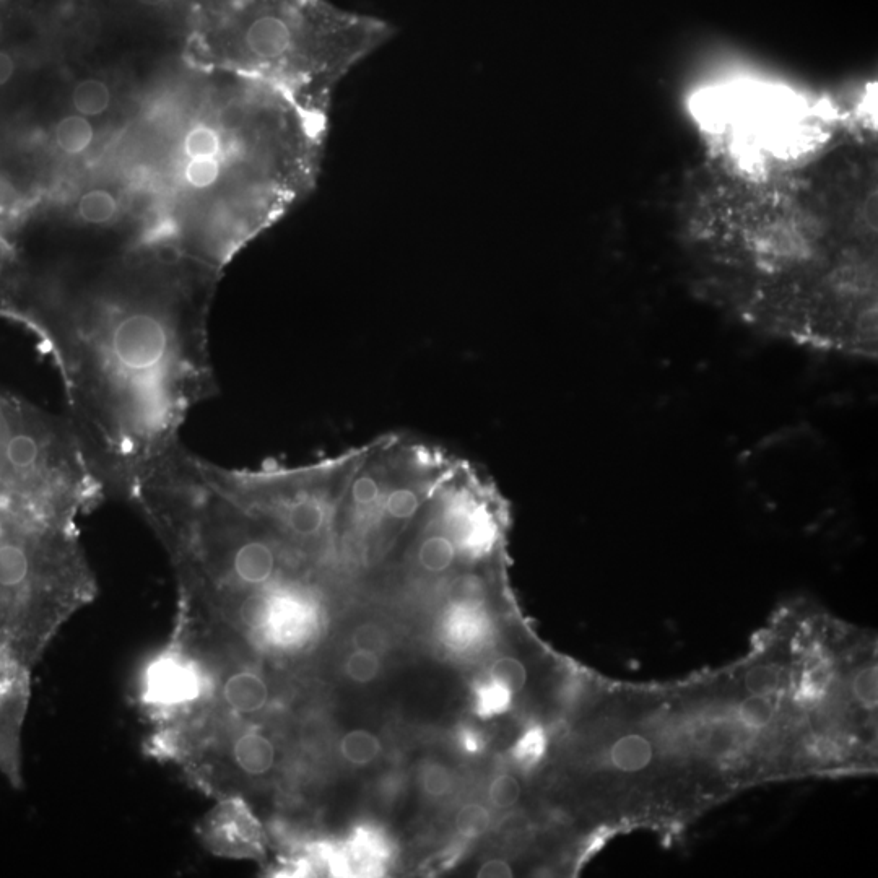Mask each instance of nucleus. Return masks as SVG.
Wrapping results in <instances>:
<instances>
[{"label": "nucleus", "instance_id": "obj_11", "mask_svg": "<svg viewBox=\"0 0 878 878\" xmlns=\"http://www.w3.org/2000/svg\"><path fill=\"white\" fill-rule=\"evenodd\" d=\"M513 693L501 683L490 679L477 683L474 688V713L480 719H493L508 713L513 706Z\"/></svg>", "mask_w": 878, "mask_h": 878}, {"label": "nucleus", "instance_id": "obj_25", "mask_svg": "<svg viewBox=\"0 0 878 878\" xmlns=\"http://www.w3.org/2000/svg\"><path fill=\"white\" fill-rule=\"evenodd\" d=\"M457 745L461 748L462 753L477 757L483 752V748L487 745L482 732L474 726H462L456 734Z\"/></svg>", "mask_w": 878, "mask_h": 878}, {"label": "nucleus", "instance_id": "obj_21", "mask_svg": "<svg viewBox=\"0 0 878 878\" xmlns=\"http://www.w3.org/2000/svg\"><path fill=\"white\" fill-rule=\"evenodd\" d=\"M521 797V784L511 774H500L488 787V799L496 809H511Z\"/></svg>", "mask_w": 878, "mask_h": 878}, {"label": "nucleus", "instance_id": "obj_15", "mask_svg": "<svg viewBox=\"0 0 878 878\" xmlns=\"http://www.w3.org/2000/svg\"><path fill=\"white\" fill-rule=\"evenodd\" d=\"M454 825L462 838L479 839L490 830L492 815H490V810L483 807L482 804L470 802V804L462 805L461 810L457 812Z\"/></svg>", "mask_w": 878, "mask_h": 878}, {"label": "nucleus", "instance_id": "obj_3", "mask_svg": "<svg viewBox=\"0 0 878 878\" xmlns=\"http://www.w3.org/2000/svg\"><path fill=\"white\" fill-rule=\"evenodd\" d=\"M33 672L0 666V776L20 791L23 776V727L33 695Z\"/></svg>", "mask_w": 878, "mask_h": 878}, {"label": "nucleus", "instance_id": "obj_7", "mask_svg": "<svg viewBox=\"0 0 878 878\" xmlns=\"http://www.w3.org/2000/svg\"><path fill=\"white\" fill-rule=\"evenodd\" d=\"M54 137H56L57 147L61 148L62 152L67 153V155H80V153L87 152L90 145L93 144L95 129H93L92 122L88 121L85 116L70 114L57 122Z\"/></svg>", "mask_w": 878, "mask_h": 878}, {"label": "nucleus", "instance_id": "obj_1", "mask_svg": "<svg viewBox=\"0 0 878 878\" xmlns=\"http://www.w3.org/2000/svg\"><path fill=\"white\" fill-rule=\"evenodd\" d=\"M176 241L145 240L90 272L23 253L5 264L0 314L40 339L61 376L69 422L106 492L126 496L217 396L202 283Z\"/></svg>", "mask_w": 878, "mask_h": 878}, {"label": "nucleus", "instance_id": "obj_26", "mask_svg": "<svg viewBox=\"0 0 878 878\" xmlns=\"http://www.w3.org/2000/svg\"><path fill=\"white\" fill-rule=\"evenodd\" d=\"M828 680H830V675L822 667L810 670L809 674L805 675L804 683H802V688H800V693L804 696V700L812 701L820 698L825 693Z\"/></svg>", "mask_w": 878, "mask_h": 878}, {"label": "nucleus", "instance_id": "obj_23", "mask_svg": "<svg viewBox=\"0 0 878 878\" xmlns=\"http://www.w3.org/2000/svg\"><path fill=\"white\" fill-rule=\"evenodd\" d=\"M852 690H854V695H856L857 700L861 701L862 705L872 706L877 705L878 703V669L877 666L865 667L864 670H861L859 674L856 675V679H854V685H852Z\"/></svg>", "mask_w": 878, "mask_h": 878}, {"label": "nucleus", "instance_id": "obj_18", "mask_svg": "<svg viewBox=\"0 0 878 878\" xmlns=\"http://www.w3.org/2000/svg\"><path fill=\"white\" fill-rule=\"evenodd\" d=\"M420 784H422L426 796L441 799V797L448 796L453 789L454 773L443 763L430 761L420 771Z\"/></svg>", "mask_w": 878, "mask_h": 878}, {"label": "nucleus", "instance_id": "obj_29", "mask_svg": "<svg viewBox=\"0 0 878 878\" xmlns=\"http://www.w3.org/2000/svg\"><path fill=\"white\" fill-rule=\"evenodd\" d=\"M137 2L145 7H158V5L166 4L168 0H137Z\"/></svg>", "mask_w": 878, "mask_h": 878}, {"label": "nucleus", "instance_id": "obj_10", "mask_svg": "<svg viewBox=\"0 0 878 878\" xmlns=\"http://www.w3.org/2000/svg\"><path fill=\"white\" fill-rule=\"evenodd\" d=\"M72 106L80 116L96 118L111 106V90L100 79H85L77 83L72 92Z\"/></svg>", "mask_w": 878, "mask_h": 878}, {"label": "nucleus", "instance_id": "obj_17", "mask_svg": "<svg viewBox=\"0 0 878 878\" xmlns=\"http://www.w3.org/2000/svg\"><path fill=\"white\" fill-rule=\"evenodd\" d=\"M490 679L501 683L513 695H518L526 688L527 670L524 664L514 657H500L490 667Z\"/></svg>", "mask_w": 878, "mask_h": 878}, {"label": "nucleus", "instance_id": "obj_5", "mask_svg": "<svg viewBox=\"0 0 878 878\" xmlns=\"http://www.w3.org/2000/svg\"><path fill=\"white\" fill-rule=\"evenodd\" d=\"M483 607H456L449 605L444 618V639L453 648H469L483 633Z\"/></svg>", "mask_w": 878, "mask_h": 878}, {"label": "nucleus", "instance_id": "obj_4", "mask_svg": "<svg viewBox=\"0 0 878 878\" xmlns=\"http://www.w3.org/2000/svg\"><path fill=\"white\" fill-rule=\"evenodd\" d=\"M253 822L240 799L218 800V805L200 822V841L213 854L233 856L253 846Z\"/></svg>", "mask_w": 878, "mask_h": 878}, {"label": "nucleus", "instance_id": "obj_12", "mask_svg": "<svg viewBox=\"0 0 878 878\" xmlns=\"http://www.w3.org/2000/svg\"><path fill=\"white\" fill-rule=\"evenodd\" d=\"M77 212L87 225L105 227L118 215V200L106 189H92L80 197Z\"/></svg>", "mask_w": 878, "mask_h": 878}, {"label": "nucleus", "instance_id": "obj_24", "mask_svg": "<svg viewBox=\"0 0 878 878\" xmlns=\"http://www.w3.org/2000/svg\"><path fill=\"white\" fill-rule=\"evenodd\" d=\"M353 644H355V649H365V651L379 654L386 646V636L379 626L366 623V625L358 626L353 633Z\"/></svg>", "mask_w": 878, "mask_h": 878}, {"label": "nucleus", "instance_id": "obj_8", "mask_svg": "<svg viewBox=\"0 0 878 878\" xmlns=\"http://www.w3.org/2000/svg\"><path fill=\"white\" fill-rule=\"evenodd\" d=\"M340 755L353 766H368L378 760L383 744L378 735L366 729L347 732L339 742Z\"/></svg>", "mask_w": 878, "mask_h": 878}, {"label": "nucleus", "instance_id": "obj_19", "mask_svg": "<svg viewBox=\"0 0 878 878\" xmlns=\"http://www.w3.org/2000/svg\"><path fill=\"white\" fill-rule=\"evenodd\" d=\"M381 670L379 654L365 649H355L345 661V674L357 683H370L378 677Z\"/></svg>", "mask_w": 878, "mask_h": 878}, {"label": "nucleus", "instance_id": "obj_2", "mask_svg": "<svg viewBox=\"0 0 878 878\" xmlns=\"http://www.w3.org/2000/svg\"><path fill=\"white\" fill-rule=\"evenodd\" d=\"M106 493L69 418L0 392V639L46 638L95 600L77 521Z\"/></svg>", "mask_w": 878, "mask_h": 878}, {"label": "nucleus", "instance_id": "obj_13", "mask_svg": "<svg viewBox=\"0 0 878 878\" xmlns=\"http://www.w3.org/2000/svg\"><path fill=\"white\" fill-rule=\"evenodd\" d=\"M227 135L223 134L217 126H209V124L192 127L184 139V152L189 158L220 157Z\"/></svg>", "mask_w": 878, "mask_h": 878}, {"label": "nucleus", "instance_id": "obj_20", "mask_svg": "<svg viewBox=\"0 0 878 878\" xmlns=\"http://www.w3.org/2000/svg\"><path fill=\"white\" fill-rule=\"evenodd\" d=\"M774 718V705L770 696L750 695L740 706V719L753 729L768 726Z\"/></svg>", "mask_w": 878, "mask_h": 878}, {"label": "nucleus", "instance_id": "obj_6", "mask_svg": "<svg viewBox=\"0 0 878 878\" xmlns=\"http://www.w3.org/2000/svg\"><path fill=\"white\" fill-rule=\"evenodd\" d=\"M444 594L448 605L483 607L488 596L487 579L482 573L474 570L454 573L444 587Z\"/></svg>", "mask_w": 878, "mask_h": 878}, {"label": "nucleus", "instance_id": "obj_14", "mask_svg": "<svg viewBox=\"0 0 878 878\" xmlns=\"http://www.w3.org/2000/svg\"><path fill=\"white\" fill-rule=\"evenodd\" d=\"M547 734L539 726L529 727L524 734L516 740L513 747V758L522 768H532L542 761L547 753Z\"/></svg>", "mask_w": 878, "mask_h": 878}, {"label": "nucleus", "instance_id": "obj_22", "mask_svg": "<svg viewBox=\"0 0 878 878\" xmlns=\"http://www.w3.org/2000/svg\"><path fill=\"white\" fill-rule=\"evenodd\" d=\"M779 682H781V675L774 667H753L745 675V688L750 692V695H773L778 690Z\"/></svg>", "mask_w": 878, "mask_h": 878}, {"label": "nucleus", "instance_id": "obj_16", "mask_svg": "<svg viewBox=\"0 0 878 878\" xmlns=\"http://www.w3.org/2000/svg\"><path fill=\"white\" fill-rule=\"evenodd\" d=\"M222 174L220 157L191 158L186 166V181L194 189H210L220 181Z\"/></svg>", "mask_w": 878, "mask_h": 878}, {"label": "nucleus", "instance_id": "obj_28", "mask_svg": "<svg viewBox=\"0 0 878 878\" xmlns=\"http://www.w3.org/2000/svg\"><path fill=\"white\" fill-rule=\"evenodd\" d=\"M15 66L14 57L10 56L9 53H5V51H0V87H4L7 83L12 80V77L15 75Z\"/></svg>", "mask_w": 878, "mask_h": 878}, {"label": "nucleus", "instance_id": "obj_9", "mask_svg": "<svg viewBox=\"0 0 878 878\" xmlns=\"http://www.w3.org/2000/svg\"><path fill=\"white\" fill-rule=\"evenodd\" d=\"M652 760V745L643 735H625L612 747L613 765L626 773L646 768Z\"/></svg>", "mask_w": 878, "mask_h": 878}, {"label": "nucleus", "instance_id": "obj_27", "mask_svg": "<svg viewBox=\"0 0 878 878\" xmlns=\"http://www.w3.org/2000/svg\"><path fill=\"white\" fill-rule=\"evenodd\" d=\"M479 878H511L514 877L513 867L503 859H490L477 872Z\"/></svg>", "mask_w": 878, "mask_h": 878}]
</instances>
